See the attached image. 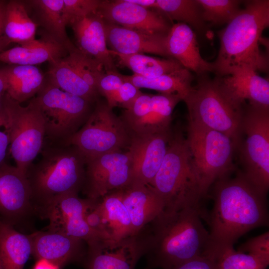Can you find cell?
Returning a JSON list of instances; mask_svg holds the SVG:
<instances>
[{
	"label": "cell",
	"instance_id": "6da1fadb",
	"mask_svg": "<svg viewBox=\"0 0 269 269\" xmlns=\"http://www.w3.org/2000/svg\"><path fill=\"white\" fill-rule=\"evenodd\" d=\"M229 175L213 183V206L207 219V256L234 247L246 233L269 225L267 196L252 185L242 172L232 178Z\"/></svg>",
	"mask_w": 269,
	"mask_h": 269
},
{
	"label": "cell",
	"instance_id": "7a4b0ae2",
	"mask_svg": "<svg viewBox=\"0 0 269 269\" xmlns=\"http://www.w3.org/2000/svg\"><path fill=\"white\" fill-rule=\"evenodd\" d=\"M201 208L163 210L146 227L147 268L168 269L206 256L209 232Z\"/></svg>",
	"mask_w": 269,
	"mask_h": 269
},
{
	"label": "cell",
	"instance_id": "3957f363",
	"mask_svg": "<svg viewBox=\"0 0 269 269\" xmlns=\"http://www.w3.org/2000/svg\"><path fill=\"white\" fill-rule=\"evenodd\" d=\"M269 25V0L245 2L244 8L219 32L220 46L213 63L217 77L242 70L267 71L268 57L260 48L264 30Z\"/></svg>",
	"mask_w": 269,
	"mask_h": 269
},
{
	"label": "cell",
	"instance_id": "277c9868",
	"mask_svg": "<svg viewBox=\"0 0 269 269\" xmlns=\"http://www.w3.org/2000/svg\"><path fill=\"white\" fill-rule=\"evenodd\" d=\"M37 162L29 166L26 176L35 214L41 217L56 200L81 191L86 158L75 146L52 143L43 146Z\"/></svg>",
	"mask_w": 269,
	"mask_h": 269
},
{
	"label": "cell",
	"instance_id": "5b68a950",
	"mask_svg": "<svg viewBox=\"0 0 269 269\" xmlns=\"http://www.w3.org/2000/svg\"><path fill=\"white\" fill-rule=\"evenodd\" d=\"M161 197L164 210L201 208L203 198L186 137L172 134L162 164L151 185Z\"/></svg>",
	"mask_w": 269,
	"mask_h": 269
},
{
	"label": "cell",
	"instance_id": "8992f818",
	"mask_svg": "<svg viewBox=\"0 0 269 269\" xmlns=\"http://www.w3.org/2000/svg\"><path fill=\"white\" fill-rule=\"evenodd\" d=\"M195 86L184 99L188 120L221 132L238 147L245 107L239 105L224 92L217 78L200 75Z\"/></svg>",
	"mask_w": 269,
	"mask_h": 269
},
{
	"label": "cell",
	"instance_id": "52a82bcc",
	"mask_svg": "<svg viewBox=\"0 0 269 269\" xmlns=\"http://www.w3.org/2000/svg\"><path fill=\"white\" fill-rule=\"evenodd\" d=\"M186 138L204 198L217 180L233 170L237 146L226 134L189 120Z\"/></svg>",
	"mask_w": 269,
	"mask_h": 269
},
{
	"label": "cell",
	"instance_id": "ba28073f",
	"mask_svg": "<svg viewBox=\"0 0 269 269\" xmlns=\"http://www.w3.org/2000/svg\"><path fill=\"white\" fill-rule=\"evenodd\" d=\"M6 93L0 101L9 134V150L15 166L23 174L44 145L45 124L40 108L33 98L25 107Z\"/></svg>",
	"mask_w": 269,
	"mask_h": 269
},
{
	"label": "cell",
	"instance_id": "9c48e42d",
	"mask_svg": "<svg viewBox=\"0 0 269 269\" xmlns=\"http://www.w3.org/2000/svg\"><path fill=\"white\" fill-rule=\"evenodd\" d=\"M34 98L43 117L45 137L52 143L64 144L84 125L93 110V104L45 80Z\"/></svg>",
	"mask_w": 269,
	"mask_h": 269
},
{
	"label": "cell",
	"instance_id": "30bf717a",
	"mask_svg": "<svg viewBox=\"0 0 269 269\" xmlns=\"http://www.w3.org/2000/svg\"><path fill=\"white\" fill-rule=\"evenodd\" d=\"M241 159L246 179L267 196L269 189V109L247 105L241 124ZM237 147V148H238Z\"/></svg>",
	"mask_w": 269,
	"mask_h": 269
},
{
	"label": "cell",
	"instance_id": "8fae6325",
	"mask_svg": "<svg viewBox=\"0 0 269 269\" xmlns=\"http://www.w3.org/2000/svg\"><path fill=\"white\" fill-rule=\"evenodd\" d=\"M130 140L121 118L106 102L98 100L86 123L63 144L76 146L87 160L105 153L128 149Z\"/></svg>",
	"mask_w": 269,
	"mask_h": 269
},
{
	"label": "cell",
	"instance_id": "7c38bea8",
	"mask_svg": "<svg viewBox=\"0 0 269 269\" xmlns=\"http://www.w3.org/2000/svg\"><path fill=\"white\" fill-rule=\"evenodd\" d=\"M132 180L130 151H113L86 160L81 191L88 198L99 199L112 191L124 188Z\"/></svg>",
	"mask_w": 269,
	"mask_h": 269
},
{
	"label": "cell",
	"instance_id": "4fadbf2b",
	"mask_svg": "<svg viewBox=\"0 0 269 269\" xmlns=\"http://www.w3.org/2000/svg\"><path fill=\"white\" fill-rule=\"evenodd\" d=\"M182 101L178 94L141 93L120 117L130 136H145L170 130L172 114Z\"/></svg>",
	"mask_w": 269,
	"mask_h": 269
},
{
	"label": "cell",
	"instance_id": "5bb4252c",
	"mask_svg": "<svg viewBox=\"0 0 269 269\" xmlns=\"http://www.w3.org/2000/svg\"><path fill=\"white\" fill-rule=\"evenodd\" d=\"M144 229L119 241L98 239L87 243L83 261L86 269H134L147 251Z\"/></svg>",
	"mask_w": 269,
	"mask_h": 269
},
{
	"label": "cell",
	"instance_id": "9a60e30c",
	"mask_svg": "<svg viewBox=\"0 0 269 269\" xmlns=\"http://www.w3.org/2000/svg\"><path fill=\"white\" fill-rule=\"evenodd\" d=\"M34 214L26 175L6 162L0 165V219L14 226Z\"/></svg>",
	"mask_w": 269,
	"mask_h": 269
},
{
	"label": "cell",
	"instance_id": "2e32d148",
	"mask_svg": "<svg viewBox=\"0 0 269 269\" xmlns=\"http://www.w3.org/2000/svg\"><path fill=\"white\" fill-rule=\"evenodd\" d=\"M97 13L107 22L149 33L167 34L172 26L157 10L127 0H101Z\"/></svg>",
	"mask_w": 269,
	"mask_h": 269
},
{
	"label": "cell",
	"instance_id": "e0dca14e",
	"mask_svg": "<svg viewBox=\"0 0 269 269\" xmlns=\"http://www.w3.org/2000/svg\"><path fill=\"white\" fill-rule=\"evenodd\" d=\"M171 130L145 136H130L133 182L151 185L166 155Z\"/></svg>",
	"mask_w": 269,
	"mask_h": 269
},
{
	"label": "cell",
	"instance_id": "ac0fdd59",
	"mask_svg": "<svg viewBox=\"0 0 269 269\" xmlns=\"http://www.w3.org/2000/svg\"><path fill=\"white\" fill-rule=\"evenodd\" d=\"M85 199L78 194L61 197L46 210L43 218L48 219V230L59 232L82 240L86 244L98 239H106L92 230L84 217Z\"/></svg>",
	"mask_w": 269,
	"mask_h": 269
},
{
	"label": "cell",
	"instance_id": "d6986e66",
	"mask_svg": "<svg viewBox=\"0 0 269 269\" xmlns=\"http://www.w3.org/2000/svg\"><path fill=\"white\" fill-rule=\"evenodd\" d=\"M29 236L31 254L38 259H45L59 268L84 260L87 249L82 240L50 230L36 232Z\"/></svg>",
	"mask_w": 269,
	"mask_h": 269
},
{
	"label": "cell",
	"instance_id": "ffe728a7",
	"mask_svg": "<svg viewBox=\"0 0 269 269\" xmlns=\"http://www.w3.org/2000/svg\"><path fill=\"white\" fill-rule=\"evenodd\" d=\"M104 26L109 50L124 55L145 53L170 58L165 44L167 34L128 28L105 20Z\"/></svg>",
	"mask_w": 269,
	"mask_h": 269
},
{
	"label": "cell",
	"instance_id": "44dd1931",
	"mask_svg": "<svg viewBox=\"0 0 269 269\" xmlns=\"http://www.w3.org/2000/svg\"><path fill=\"white\" fill-rule=\"evenodd\" d=\"M68 24L78 49L100 63L106 73H119L107 45L104 20L97 12L75 18Z\"/></svg>",
	"mask_w": 269,
	"mask_h": 269
},
{
	"label": "cell",
	"instance_id": "7402d4cb",
	"mask_svg": "<svg viewBox=\"0 0 269 269\" xmlns=\"http://www.w3.org/2000/svg\"><path fill=\"white\" fill-rule=\"evenodd\" d=\"M120 191L122 201L131 218L134 235L138 234L164 209L163 200L150 185L132 181Z\"/></svg>",
	"mask_w": 269,
	"mask_h": 269
},
{
	"label": "cell",
	"instance_id": "603a6c76",
	"mask_svg": "<svg viewBox=\"0 0 269 269\" xmlns=\"http://www.w3.org/2000/svg\"><path fill=\"white\" fill-rule=\"evenodd\" d=\"M165 44L169 58L184 68L199 76L213 72V63L201 56L196 35L189 25L182 22L173 24L166 35Z\"/></svg>",
	"mask_w": 269,
	"mask_h": 269
},
{
	"label": "cell",
	"instance_id": "cb8c5ba5",
	"mask_svg": "<svg viewBox=\"0 0 269 269\" xmlns=\"http://www.w3.org/2000/svg\"><path fill=\"white\" fill-rule=\"evenodd\" d=\"M227 95L243 107L247 104L269 109V81L251 70L240 71L231 75L216 77Z\"/></svg>",
	"mask_w": 269,
	"mask_h": 269
},
{
	"label": "cell",
	"instance_id": "d4e9b609",
	"mask_svg": "<svg viewBox=\"0 0 269 269\" xmlns=\"http://www.w3.org/2000/svg\"><path fill=\"white\" fill-rule=\"evenodd\" d=\"M68 54L62 45L48 35L43 39H35L0 51V62L8 65L35 66L46 61L53 62Z\"/></svg>",
	"mask_w": 269,
	"mask_h": 269
},
{
	"label": "cell",
	"instance_id": "484cf974",
	"mask_svg": "<svg viewBox=\"0 0 269 269\" xmlns=\"http://www.w3.org/2000/svg\"><path fill=\"white\" fill-rule=\"evenodd\" d=\"M0 72L6 83V94L20 104L34 97L45 81L35 66L9 65L0 69Z\"/></svg>",
	"mask_w": 269,
	"mask_h": 269
},
{
	"label": "cell",
	"instance_id": "4316f807",
	"mask_svg": "<svg viewBox=\"0 0 269 269\" xmlns=\"http://www.w3.org/2000/svg\"><path fill=\"white\" fill-rule=\"evenodd\" d=\"M31 254L29 235L0 219V264L3 269H23Z\"/></svg>",
	"mask_w": 269,
	"mask_h": 269
},
{
	"label": "cell",
	"instance_id": "83f0119b",
	"mask_svg": "<svg viewBox=\"0 0 269 269\" xmlns=\"http://www.w3.org/2000/svg\"><path fill=\"white\" fill-rule=\"evenodd\" d=\"M99 200L104 223L110 239L119 241L134 236L131 218L122 201L120 189L108 193Z\"/></svg>",
	"mask_w": 269,
	"mask_h": 269
},
{
	"label": "cell",
	"instance_id": "f1b7e54d",
	"mask_svg": "<svg viewBox=\"0 0 269 269\" xmlns=\"http://www.w3.org/2000/svg\"><path fill=\"white\" fill-rule=\"evenodd\" d=\"M121 76L124 81L129 82L139 89H149L162 94H178L183 101L192 88L193 79L191 71L184 67L171 73L152 78L134 74L130 76L121 74Z\"/></svg>",
	"mask_w": 269,
	"mask_h": 269
},
{
	"label": "cell",
	"instance_id": "f546056e",
	"mask_svg": "<svg viewBox=\"0 0 269 269\" xmlns=\"http://www.w3.org/2000/svg\"><path fill=\"white\" fill-rule=\"evenodd\" d=\"M36 23L29 16L24 3L19 0L6 2L3 22L6 41L22 45L34 40Z\"/></svg>",
	"mask_w": 269,
	"mask_h": 269
},
{
	"label": "cell",
	"instance_id": "4dcf8cb0",
	"mask_svg": "<svg viewBox=\"0 0 269 269\" xmlns=\"http://www.w3.org/2000/svg\"><path fill=\"white\" fill-rule=\"evenodd\" d=\"M47 81L62 91L81 97L92 104L99 94L88 85L66 61L64 57L50 63Z\"/></svg>",
	"mask_w": 269,
	"mask_h": 269
},
{
	"label": "cell",
	"instance_id": "1f68e13d",
	"mask_svg": "<svg viewBox=\"0 0 269 269\" xmlns=\"http://www.w3.org/2000/svg\"><path fill=\"white\" fill-rule=\"evenodd\" d=\"M29 2L36 10L39 23L49 36L62 45L68 52L77 47L66 33L62 15L63 0H34Z\"/></svg>",
	"mask_w": 269,
	"mask_h": 269
},
{
	"label": "cell",
	"instance_id": "d6a6232c",
	"mask_svg": "<svg viewBox=\"0 0 269 269\" xmlns=\"http://www.w3.org/2000/svg\"><path fill=\"white\" fill-rule=\"evenodd\" d=\"M109 51L121 65L132 70L134 75L143 77H155L183 68L172 58L160 59L140 53L124 55L111 50Z\"/></svg>",
	"mask_w": 269,
	"mask_h": 269
},
{
	"label": "cell",
	"instance_id": "836d02e7",
	"mask_svg": "<svg viewBox=\"0 0 269 269\" xmlns=\"http://www.w3.org/2000/svg\"><path fill=\"white\" fill-rule=\"evenodd\" d=\"M154 9L170 21L185 23L199 31L204 30L206 27L196 0H156Z\"/></svg>",
	"mask_w": 269,
	"mask_h": 269
},
{
	"label": "cell",
	"instance_id": "e575fe53",
	"mask_svg": "<svg viewBox=\"0 0 269 269\" xmlns=\"http://www.w3.org/2000/svg\"><path fill=\"white\" fill-rule=\"evenodd\" d=\"M205 22L214 25L228 24L241 10L239 0H196Z\"/></svg>",
	"mask_w": 269,
	"mask_h": 269
},
{
	"label": "cell",
	"instance_id": "d590c367",
	"mask_svg": "<svg viewBox=\"0 0 269 269\" xmlns=\"http://www.w3.org/2000/svg\"><path fill=\"white\" fill-rule=\"evenodd\" d=\"M209 257L218 269H266L269 265L253 255L236 251L234 247L224 249Z\"/></svg>",
	"mask_w": 269,
	"mask_h": 269
},
{
	"label": "cell",
	"instance_id": "8d00e7d4",
	"mask_svg": "<svg viewBox=\"0 0 269 269\" xmlns=\"http://www.w3.org/2000/svg\"><path fill=\"white\" fill-rule=\"evenodd\" d=\"M64 58L80 77L97 92V82L105 73L101 64L81 52L77 47L69 51Z\"/></svg>",
	"mask_w": 269,
	"mask_h": 269
},
{
	"label": "cell",
	"instance_id": "74e56055",
	"mask_svg": "<svg viewBox=\"0 0 269 269\" xmlns=\"http://www.w3.org/2000/svg\"><path fill=\"white\" fill-rule=\"evenodd\" d=\"M100 0H63L62 15L66 25L73 19L97 12Z\"/></svg>",
	"mask_w": 269,
	"mask_h": 269
},
{
	"label": "cell",
	"instance_id": "f35d334b",
	"mask_svg": "<svg viewBox=\"0 0 269 269\" xmlns=\"http://www.w3.org/2000/svg\"><path fill=\"white\" fill-rule=\"evenodd\" d=\"M84 217L86 223L92 230L104 238L110 239L104 223L99 199H85Z\"/></svg>",
	"mask_w": 269,
	"mask_h": 269
},
{
	"label": "cell",
	"instance_id": "ab89813d",
	"mask_svg": "<svg viewBox=\"0 0 269 269\" xmlns=\"http://www.w3.org/2000/svg\"><path fill=\"white\" fill-rule=\"evenodd\" d=\"M237 251L247 253L269 263V232L249 239L239 246Z\"/></svg>",
	"mask_w": 269,
	"mask_h": 269
},
{
	"label": "cell",
	"instance_id": "60d3db41",
	"mask_svg": "<svg viewBox=\"0 0 269 269\" xmlns=\"http://www.w3.org/2000/svg\"><path fill=\"white\" fill-rule=\"evenodd\" d=\"M142 92L132 83L124 81L118 91L114 94L110 101L107 103L112 109L120 106L125 109L129 108Z\"/></svg>",
	"mask_w": 269,
	"mask_h": 269
},
{
	"label": "cell",
	"instance_id": "b9f144b4",
	"mask_svg": "<svg viewBox=\"0 0 269 269\" xmlns=\"http://www.w3.org/2000/svg\"><path fill=\"white\" fill-rule=\"evenodd\" d=\"M120 73L118 74L104 73L99 78L97 85L99 95L104 97L108 103L114 94L124 83Z\"/></svg>",
	"mask_w": 269,
	"mask_h": 269
},
{
	"label": "cell",
	"instance_id": "7bdbcfd3",
	"mask_svg": "<svg viewBox=\"0 0 269 269\" xmlns=\"http://www.w3.org/2000/svg\"><path fill=\"white\" fill-rule=\"evenodd\" d=\"M9 146V129L7 120L0 102V165L5 162Z\"/></svg>",
	"mask_w": 269,
	"mask_h": 269
},
{
	"label": "cell",
	"instance_id": "ee69618b",
	"mask_svg": "<svg viewBox=\"0 0 269 269\" xmlns=\"http://www.w3.org/2000/svg\"><path fill=\"white\" fill-rule=\"evenodd\" d=\"M168 269H218L215 261L207 256H200Z\"/></svg>",
	"mask_w": 269,
	"mask_h": 269
},
{
	"label": "cell",
	"instance_id": "f6af8a7d",
	"mask_svg": "<svg viewBox=\"0 0 269 269\" xmlns=\"http://www.w3.org/2000/svg\"><path fill=\"white\" fill-rule=\"evenodd\" d=\"M33 269H60V268L53 263L45 259H38Z\"/></svg>",
	"mask_w": 269,
	"mask_h": 269
},
{
	"label": "cell",
	"instance_id": "bcb514c9",
	"mask_svg": "<svg viewBox=\"0 0 269 269\" xmlns=\"http://www.w3.org/2000/svg\"><path fill=\"white\" fill-rule=\"evenodd\" d=\"M6 3V1L0 0V48L3 41L1 38L3 34V22Z\"/></svg>",
	"mask_w": 269,
	"mask_h": 269
},
{
	"label": "cell",
	"instance_id": "7dc6e473",
	"mask_svg": "<svg viewBox=\"0 0 269 269\" xmlns=\"http://www.w3.org/2000/svg\"><path fill=\"white\" fill-rule=\"evenodd\" d=\"M128 1L141 6L142 7L154 9L156 0H127Z\"/></svg>",
	"mask_w": 269,
	"mask_h": 269
},
{
	"label": "cell",
	"instance_id": "c3c4849f",
	"mask_svg": "<svg viewBox=\"0 0 269 269\" xmlns=\"http://www.w3.org/2000/svg\"><path fill=\"white\" fill-rule=\"evenodd\" d=\"M6 85L4 78L0 72V102L4 95L6 93Z\"/></svg>",
	"mask_w": 269,
	"mask_h": 269
},
{
	"label": "cell",
	"instance_id": "681fc988",
	"mask_svg": "<svg viewBox=\"0 0 269 269\" xmlns=\"http://www.w3.org/2000/svg\"><path fill=\"white\" fill-rule=\"evenodd\" d=\"M0 269H3L2 267H1V265L0 264Z\"/></svg>",
	"mask_w": 269,
	"mask_h": 269
}]
</instances>
